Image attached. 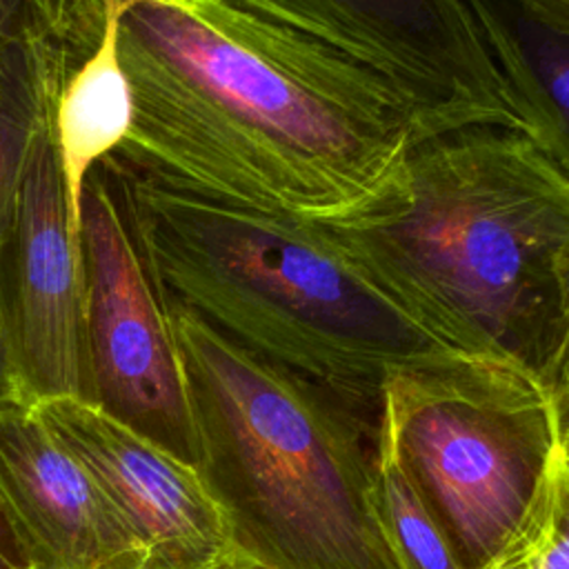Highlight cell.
Returning <instances> with one entry per match:
<instances>
[{"instance_id":"obj_8","label":"cell","mask_w":569,"mask_h":569,"mask_svg":"<svg viewBox=\"0 0 569 569\" xmlns=\"http://www.w3.org/2000/svg\"><path fill=\"white\" fill-rule=\"evenodd\" d=\"M0 325L20 402L89 405L78 227L51 136L40 127L0 242Z\"/></svg>"},{"instance_id":"obj_20","label":"cell","mask_w":569,"mask_h":569,"mask_svg":"<svg viewBox=\"0 0 569 569\" xmlns=\"http://www.w3.org/2000/svg\"><path fill=\"white\" fill-rule=\"evenodd\" d=\"M531 9L569 31V0H525Z\"/></svg>"},{"instance_id":"obj_22","label":"cell","mask_w":569,"mask_h":569,"mask_svg":"<svg viewBox=\"0 0 569 569\" xmlns=\"http://www.w3.org/2000/svg\"><path fill=\"white\" fill-rule=\"evenodd\" d=\"M562 451H565V453H569V447H567V449H562Z\"/></svg>"},{"instance_id":"obj_18","label":"cell","mask_w":569,"mask_h":569,"mask_svg":"<svg viewBox=\"0 0 569 569\" xmlns=\"http://www.w3.org/2000/svg\"><path fill=\"white\" fill-rule=\"evenodd\" d=\"M0 569H29L2 509H0Z\"/></svg>"},{"instance_id":"obj_4","label":"cell","mask_w":569,"mask_h":569,"mask_svg":"<svg viewBox=\"0 0 569 569\" xmlns=\"http://www.w3.org/2000/svg\"><path fill=\"white\" fill-rule=\"evenodd\" d=\"M120 164L171 296L253 353L327 387L369 422L396 371L460 356L316 222L213 202Z\"/></svg>"},{"instance_id":"obj_3","label":"cell","mask_w":569,"mask_h":569,"mask_svg":"<svg viewBox=\"0 0 569 569\" xmlns=\"http://www.w3.org/2000/svg\"><path fill=\"white\" fill-rule=\"evenodd\" d=\"M196 471L260 569H402L380 522L376 425L171 296Z\"/></svg>"},{"instance_id":"obj_12","label":"cell","mask_w":569,"mask_h":569,"mask_svg":"<svg viewBox=\"0 0 569 569\" xmlns=\"http://www.w3.org/2000/svg\"><path fill=\"white\" fill-rule=\"evenodd\" d=\"M129 127L131 89L118 53L116 2L107 0L102 38L64 80L51 111V136L76 227L87 173L102 158L120 149Z\"/></svg>"},{"instance_id":"obj_13","label":"cell","mask_w":569,"mask_h":569,"mask_svg":"<svg viewBox=\"0 0 569 569\" xmlns=\"http://www.w3.org/2000/svg\"><path fill=\"white\" fill-rule=\"evenodd\" d=\"M104 22L107 0H0V93L42 64L82 62Z\"/></svg>"},{"instance_id":"obj_5","label":"cell","mask_w":569,"mask_h":569,"mask_svg":"<svg viewBox=\"0 0 569 569\" xmlns=\"http://www.w3.org/2000/svg\"><path fill=\"white\" fill-rule=\"evenodd\" d=\"M378 420L460 569H480L500 551L560 449L538 378L487 358L456 356L396 371Z\"/></svg>"},{"instance_id":"obj_15","label":"cell","mask_w":569,"mask_h":569,"mask_svg":"<svg viewBox=\"0 0 569 569\" xmlns=\"http://www.w3.org/2000/svg\"><path fill=\"white\" fill-rule=\"evenodd\" d=\"M78 64H42L0 93V242L16 211L31 144L51 118L56 98Z\"/></svg>"},{"instance_id":"obj_2","label":"cell","mask_w":569,"mask_h":569,"mask_svg":"<svg viewBox=\"0 0 569 569\" xmlns=\"http://www.w3.org/2000/svg\"><path fill=\"white\" fill-rule=\"evenodd\" d=\"M316 224L449 349L540 380L569 269V176L527 131L416 138L376 200Z\"/></svg>"},{"instance_id":"obj_1","label":"cell","mask_w":569,"mask_h":569,"mask_svg":"<svg viewBox=\"0 0 569 569\" xmlns=\"http://www.w3.org/2000/svg\"><path fill=\"white\" fill-rule=\"evenodd\" d=\"M131 127L113 153L200 198L331 222L396 178L418 124L340 51L236 0H113Z\"/></svg>"},{"instance_id":"obj_21","label":"cell","mask_w":569,"mask_h":569,"mask_svg":"<svg viewBox=\"0 0 569 569\" xmlns=\"http://www.w3.org/2000/svg\"><path fill=\"white\" fill-rule=\"evenodd\" d=\"M227 569H258V567L251 565L249 560H238L236 565H231V567H227Z\"/></svg>"},{"instance_id":"obj_7","label":"cell","mask_w":569,"mask_h":569,"mask_svg":"<svg viewBox=\"0 0 569 569\" xmlns=\"http://www.w3.org/2000/svg\"><path fill=\"white\" fill-rule=\"evenodd\" d=\"M389 82L418 138L462 127L527 131L467 0H236Z\"/></svg>"},{"instance_id":"obj_19","label":"cell","mask_w":569,"mask_h":569,"mask_svg":"<svg viewBox=\"0 0 569 569\" xmlns=\"http://www.w3.org/2000/svg\"><path fill=\"white\" fill-rule=\"evenodd\" d=\"M2 405H22V402L18 396V387L13 380V371H11V362H9V353L2 336V325H0V407Z\"/></svg>"},{"instance_id":"obj_6","label":"cell","mask_w":569,"mask_h":569,"mask_svg":"<svg viewBox=\"0 0 569 569\" xmlns=\"http://www.w3.org/2000/svg\"><path fill=\"white\" fill-rule=\"evenodd\" d=\"M89 405L196 469L198 447L167 289L120 160L84 178L78 211Z\"/></svg>"},{"instance_id":"obj_16","label":"cell","mask_w":569,"mask_h":569,"mask_svg":"<svg viewBox=\"0 0 569 569\" xmlns=\"http://www.w3.org/2000/svg\"><path fill=\"white\" fill-rule=\"evenodd\" d=\"M480 569H569V453H553L516 531Z\"/></svg>"},{"instance_id":"obj_17","label":"cell","mask_w":569,"mask_h":569,"mask_svg":"<svg viewBox=\"0 0 569 569\" xmlns=\"http://www.w3.org/2000/svg\"><path fill=\"white\" fill-rule=\"evenodd\" d=\"M538 382L542 385L551 402L560 449H567L569 447V269L565 276L560 327H558L556 345Z\"/></svg>"},{"instance_id":"obj_23","label":"cell","mask_w":569,"mask_h":569,"mask_svg":"<svg viewBox=\"0 0 569 569\" xmlns=\"http://www.w3.org/2000/svg\"><path fill=\"white\" fill-rule=\"evenodd\" d=\"M258 569H260V567H258Z\"/></svg>"},{"instance_id":"obj_14","label":"cell","mask_w":569,"mask_h":569,"mask_svg":"<svg viewBox=\"0 0 569 569\" xmlns=\"http://www.w3.org/2000/svg\"><path fill=\"white\" fill-rule=\"evenodd\" d=\"M373 485L385 536L402 569H460L440 522L380 420L373 431Z\"/></svg>"},{"instance_id":"obj_10","label":"cell","mask_w":569,"mask_h":569,"mask_svg":"<svg viewBox=\"0 0 569 569\" xmlns=\"http://www.w3.org/2000/svg\"><path fill=\"white\" fill-rule=\"evenodd\" d=\"M0 509L29 569H142L127 522L33 407H0Z\"/></svg>"},{"instance_id":"obj_9","label":"cell","mask_w":569,"mask_h":569,"mask_svg":"<svg viewBox=\"0 0 569 569\" xmlns=\"http://www.w3.org/2000/svg\"><path fill=\"white\" fill-rule=\"evenodd\" d=\"M33 409L127 522L142 569H227L244 560L191 465L82 400L56 398Z\"/></svg>"},{"instance_id":"obj_11","label":"cell","mask_w":569,"mask_h":569,"mask_svg":"<svg viewBox=\"0 0 569 569\" xmlns=\"http://www.w3.org/2000/svg\"><path fill=\"white\" fill-rule=\"evenodd\" d=\"M527 133L569 176V31L525 0H467Z\"/></svg>"}]
</instances>
